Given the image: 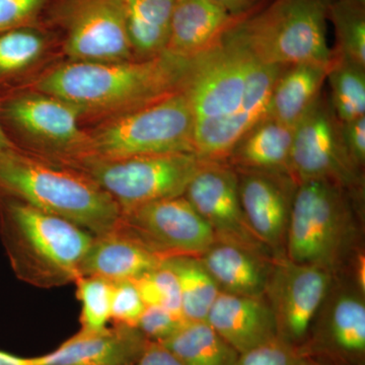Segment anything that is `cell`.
I'll use <instances>...</instances> for the list:
<instances>
[{
	"mask_svg": "<svg viewBox=\"0 0 365 365\" xmlns=\"http://www.w3.org/2000/svg\"><path fill=\"white\" fill-rule=\"evenodd\" d=\"M354 284L360 292H365V258L364 253L357 254L354 263Z\"/></svg>",
	"mask_w": 365,
	"mask_h": 365,
	"instance_id": "obj_40",
	"label": "cell"
},
{
	"mask_svg": "<svg viewBox=\"0 0 365 365\" xmlns=\"http://www.w3.org/2000/svg\"><path fill=\"white\" fill-rule=\"evenodd\" d=\"M145 307L135 280L112 282L111 321L114 325L136 327Z\"/></svg>",
	"mask_w": 365,
	"mask_h": 365,
	"instance_id": "obj_34",
	"label": "cell"
},
{
	"mask_svg": "<svg viewBox=\"0 0 365 365\" xmlns=\"http://www.w3.org/2000/svg\"><path fill=\"white\" fill-rule=\"evenodd\" d=\"M0 237L18 278L41 288L81 277L93 237L68 220L0 194Z\"/></svg>",
	"mask_w": 365,
	"mask_h": 365,
	"instance_id": "obj_3",
	"label": "cell"
},
{
	"mask_svg": "<svg viewBox=\"0 0 365 365\" xmlns=\"http://www.w3.org/2000/svg\"><path fill=\"white\" fill-rule=\"evenodd\" d=\"M118 227L165 259L200 257L216 241L212 230L184 195L122 213Z\"/></svg>",
	"mask_w": 365,
	"mask_h": 365,
	"instance_id": "obj_13",
	"label": "cell"
},
{
	"mask_svg": "<svg viewBox=\"0 0 365 365\" xmlns=\"http://www.w3.org/2000/svg\"><path fill=\"white\" fill-rule=\"evenodd\" d=\"M246 18L232 16L210 0H177L165 52L180 58H196Z\"/></svg>",
	"mask_w": 365,
	"mask_h": 365,
	"instance_id": "obj_19",
	"label": "cell"
},
{
	"mask_svg": "<svg viewBox=\"0 0 365 365\" xmlns=\"http://www.w3.org/2000/svg\"><path fill=\"white\" fill-rule=\"evenodd\" d=\"M0 194L102 235L116 230L121 209L83 173L16 148L0 155Z\"/></svg>",
	"mask_w": 365,
	"mask_h": 365,
	"instance_id": "obj_2",
	"label": "cell"
},
{
	"mask_svg": "<svg viewBox=\"0 0 365 365\" xmlns=\"http://www.w3.org/2000/svg\"><path fill=\"white\" fill-rule=\"evenodd\" d=\"M194 59L163 52L122 61L66 60L18 88L63 98L78 107L83 118L104 120L181 91Z\"/></svg>",
	"mask_w": 365,
	"mask_h": 365,
	"instance_id": "obj_1",
	"label": "cell"
},
{
	"mask_svg": "<svg viewBox=\"0 0 365 365\" xmlns=\"http://www.w3.org/2000/svg\"><path fill=\"white\" fill-rule=\"evenodd\" d=\"M162 344L182 365H235L239 353L207 322H185Z\"/></svg>",
	"mask_w": 365,
	"mask_h": 365,
	"instance_id": "obj_27",
	"label": "cell"
},
{
	"mask_svg": "<svg viewBox=\"0 0 365 365\" xmlns=\"http://www.w3.org/2000/svg\"><path fill=\"white\" fill-rule=\"evenodd\" d=\"M331 64L309 62L283 67L274 85L268 117L290 127L299 123L322 95Z\"/></svg>",
	"mask_w": 365,
	"mask_h": 365,
	"instance_id": "obj_25",
	"label": "cell"
},
{
	"mask_svg": "<svg viewBox=\"0 0 365 365\" xmlns=\"http://www.w3.org/2000/svg\"><path fill=\"white\" fill-rule=\"evenodd\" d=\"M237 18H246L263 7L266 0H210Z\"/></svg>",
	"mask_w": 365,
	"mask_h": 365,
	"instance_id": "obj_39",
	"label": "cell"
},
{
	"mask_svg": "<svg viewBox=\"0 0 365 365\" xmlns=\"http://www.w3.org/2000/svg\"><path fill=\"white\" fill-rule=\"evenodd\" d=\"M56 0H0V32L29 26H47Z\"/></svg>",
	"mask_w": 365,
	"mask_h": 365,
	"instance_id": "obj_33",
	"label": "cell"
},
{
	"mask_svg": "<svg viewBox=\"0 0 365 365\" xmlns=\"http://www.w3.org/2000/svg\"><path fill=\"white\" fill-rule=\"evenodd\" d=\"M349 190L325 179L297 184L285 239L287 257L335 275L353 250L355 222Z\"/></svg>",
	"mask_w": 365,
	"mask_h": 365,
	"instance_id": "obj_4",
	"label": "cell"
},
{
	"mask_svg": "<svg viewBox=\"0 0 365 365\" xmlns=\"http://www.w3.org/2000/svg\"><path fill=\"white\" fill-rule=\"evenodd\" d=\"M127 365H182L177 357L160 342L148 343L143 352Z\"/></svg>",
	"mask_w": 365,
	"mask_h": 365,
	"instance_id": "obj_38",
	"label": "cell"
},
{
	"mask_svg": "<svg viewBox=\"0 0 365 365\" xmlns=\"http://www.w3.org/2000/svg\"><path fill=\"white\" fill-rule=\"evenodd\" d=\"M148 343L137 327L114 325L95 332L81 330L52 352L30 357L31 365H127Z\"/></svg>",
	"mask_w": 365,
	"mask_h": 365,
	"instance_id": "obj_18",
	"label": "cell"
},
{
	"mask_svg": "<svg viewBox=\"0 0 365 365\" xmlns=\"http://www.w3.org/2000/svg\"><path fill=\"white\" fill-rule=\"evenodd\" d=\"M179 281L182 314L186 322H204L218 295L220 287L199 257L175 256L163 260Z\"/></svg>",
	"mask_w": 365,
	"mask_h": 365,
	"instance_id": "obj_28",
	"label": "cell"
},
{
	"mask_svg": "<svg viewBox=\"0 0 365 365\" xmlns=\"http://www.w3.org/2000/svg\"><path fill=\"white\" fill-rule=\"evenodd\" d=\"M56 47L58 37L48 26H21L0 32V93L25 85L33 69Z\"/></svg>",
	"mask_w": 365,
	"mask_h": 365,
	"instance_id": "obj_24",
	"label": "cell"
},
{
	"mask_svg": "<svg viewBox=\"0 0 365 365\" xmlns=\"http://www.w3.org/2000/svg\"><path fill=\"white\" fill-rule=\"evenodd\" d=\"M290 174L297 184L325 179L349 191L361 186V169L346 150L340 120L323 95L294 126Z\"/></svg>",
	"mask_w": 365,
	"mask_h": 365,
	"instance_id": "obj_10",
	"label": "cell"
},
{
	"mask_svg": "<svg viewBox=\"0 0 365 365\" xmlns=\"http://www.w3.org/2000/svg\"><path fill=\"white\" fill-rule=\"evenodd\" d=\"M194 127L195 118L188 100L182 91H178L138 109L101 120L93 130H88V148L81 160L195 153Z\"/></svg>",
	"mask_w": 365,
	"mask_h": 365,
	"instance_id": "obj_6",
	"label": "cell"
},
{
	"mask_svg": "<svg viewBox=\"0 0 365 365\" xmlns=\"http://www.w3.org/2000/svg\"><path fill=\"white\" fill-rule=\"evenodd\" d=\"M327 79L331 106L340 122L365 116V67L333 54Z\"/></svg>",
	"mask_w": 365,
	"mask_h": 365,
	"instance_id": "obj_29",
	"label": "cell"
},
{
	"mask_svg": "<svg viewBox=\"0 0 365 365\" xmlns=\"http://www.w3.org/2000/svg\"><path fill=\"white\" fill-rule=\"evenodd\" d=\"M176 1H177V0H176Z\"/></svg>",
	"mask_w": 365,
	"mask_h": 365,
	"instance_id": "obj_45",
	"label": "cell"
},
{
	"mask_svg": "<svg viewBox=\"0 0 365 365\" xmlns=\"http://www.w3.org/2000/svg\"><path fill=\"white\" fill-rule=\"evenodd\" d=\"M299 350L279 337L240 353L235 365H297Z\"/></svg>",
	"mask_w": 365,
	"mask_h": 365,
	"instance_id": "obj_35",
	"label": "cell"
},
{
	"mask_svg": "<svg viewBox=\"0 0 365 365\" xmlns=\"http://www.w3.org/2000/svg\"><path fill=\"white\" fill-rule=\"evenodd\" d=\"M71 61L136 59L123 0H56L47 20Z\"/></svg>",
	"mask_w": 365,
	"mask_h": 365,
	"instance_id": "obj_9",
	"label": "cell"
},
{
	"mask_svg": "<svg viewBox=\"0 0 365 365\" xmlns=\"http://www.w3.org/2000/svg\"><path fill=\"white\" fill-rule=\"evenodd\" d=\"M129 38L136 59L165 52L176 0H123Z\"/></svg>",
	"mask_w": 365,
	"mask_h": 365,
	"instance_id": "obj_26",
	"label": "cell"
},
{
	"mask_svg": "<svg viewBox=\"0 0 365 365\" xmlns=\"http://www.w3.org/2000/svg\"><path fill=\"white\" fill-rule=\"evenodd\" d=\"M242 211L255 235L275 257L282 256L297 182L277 173L239 170Z\"/></svg>",
	"mask_w": 365,
	"mask_h": 365,
	"instance_id": "obj_17",
	"label": "cell"
},
{
	"mask_svg": "<svg viewBox=\"0 0 365 365\" xmlns=\"http://www.w3.org/2000/svg\"><path fill=\"white\" fill-rule=\"evenodd\" d=\"M341 131L350 158L361 169L365 163V116L341 122Z\"/></svg>",
	"mask_w": 365,
	"mask_h": 365,
	"instance_id": "obj_37",
	"label": "cell"
},
{
	"mask_svg": "<svg viewBox=\"0 0 365 365\" xmlns=\"http://www.w3.org/2000/svg\"><path fill=\"white\" fill-rule=\"evenodd\" d=\"M283 66L255 62L241 104L225 116L195 121L194 151L206 160L225 162L235 144L268 116L269 103Z\"/></svg>",
	"mask_w": 365,
	"mask_h": 365,
	"instance_id": "obj_16",
	"label": "cell"
},
{
	"mask_svg": "<svg viewBox=\"0 0 365 365\" xmlns=\"http://www.w3.org/2000/svg\"><path fill=\"white\" fill-rule=\"evenodd\" d=\"M302 354V353H300ZM297 365H325L321 364L318 360L312 359V357L307 356V355L302 354L300 356L299 364Z\"/></svg>",
	"mask_w": 365,
	"mask_h": 365,
	"instance_id": "obj_43",
	"label": "cell"
},
{
	"mask_svg": "<svg viewBox=\"0 0 365 365\" xmlns=\"http://www.w3.org/2000/svg\"><path fill=\"white\" fill-rule=\"evenodd\" d=\"M334 276L326 269L297 263L287 256L273 259L265 299L275 317L278 337L297 349L304 344Z\"/></svg>",
	"mask_w": 365,
	"mask_h": 365,
	"instance_id": "obj_12",
	"label": "cell"
},
{
	"mask_svg": "<svg viewBox=\"0 0 365 365\" xmlns=\"http://www.w3.org/2000/svg\"><path fill=\"white\" fill-rule=\"evenodd\" d=\"M0 365H31V360L0 350Z\"/></svg>",
	"mask_w": 365,
	"mask_h": 365,
	"instance_id": "obj_41",
	"label": "cell"
},
{
	"mask_svg": "<svg viewBox=\"0 0 365 365\" xmlns=\"http://www.w3.org/2000/svg\"><path fill=\"white\" fill-rule=\"evenodd\" d=\"M199 258L220 292L265 297L274 258L237 245L218 241Z\"/></svg>",
	"mask_w": 365,
	"mask_h": 365,
	"instance_id": "obj_22",
	"label": "cell"
},
{
	"mask_svg": "<svg viewBox=\"0 0 365 365\" xmlns=\"http://www.w3.org/2000/svg\"><path fill=\"white\" fill-rule=\"evenodd\" d=\"M185 322L165 307H146L136 327L148 341L162 343L172 337Z\"/></svg>",
	"mask_w": 365,
	"mask_h": 365,
	"instance_id": "obj_36",
	"label": "cell"
},
{
	"mask_svg": "<svg viewBox=\"0 0 365 365\" xmlns=\"http://www.w3.org/2000/svg\"><path fill=\"white\" fill-rule=\"evenodd\" d=\"M338 1L349 2V4L365 7V0H338Z\"/></svg>",
	"mask_w": 365,
	"mask_h": 365,
	"instance_id": "obj_44",
	"label": "cell"
},
{
	"mask_svg": "<svg viewBox=\"0 0 365 365\" xmlns=\"http://www.w3.org/2000/svg\"><path fill=\"white\" fill-rule=\"evenodd\" d=\"M74 283L81 306V330L95 332L108 328L111 321L112 282L95 276H81Z\"/></svg>",
	"mask_w": 365,
	"mask_h": 365,
	"instance_id": "obj_31",
	"label": "cell"
},
{
	"mask_svg": "<svg viewBox=\"0 0 365 365\" xmlns=\"http://www.w3.org/2000/svg\"><path fill=\"white\" fill-rule=\"evenodd\" d=\"M206 322L239 354L278 337L275 317L265 297L220 292Z\"/></svg>",
	"mask_w": 365,
	"mask_h": 365,
	"instance_id": "obj_20",
	"label": "cell"
},
{
	"mask_svg": "<svg viewBox=\"0 0 365 365\" xmlns=\"http://www.w3.org/2000/svg\"><path fill=\"white\" fill-rule=\"evenodd\" d=\"M184 197L212 230L216 241L275 258L250 227L242 211L237 170L227 162L204 163L190 182Z\"/></svg>",
	"mask_w": 365,
	"mask_h": 365,
	"instance_id": "obj_15",
	"label": "cell"
},
{
	"mask_svg": "<svg viewBox=\"0 0 365 365\" xmlns=\"http://www.w3.org/2000/svg\"><path fill=\"white\" fill-rule=\"evenodd\" d=\"M294 128L272 118H264L235 144L225 162L235 170L277 173L292 177L290 153Z\"/></svg>",
	"mask_w": 365,
	"mask_h": 365,
	"instance_id": "obj_23",
	"label": "cell"
},
{
	"mask_svg": "<svg viewBox=\"0 0 365 365\" xmlns=\"http://www.w3.org/2000/svg\"><path fill=\"white\" fill-rule=\"evenodd\" d=\"M331 0H272L230 34L262 63L287 67L330 63L327 13Z\"/></svg>",
	"mask_w": 365,
	"mask_h": 365,
	"instance_id": "obj_5",
	"label": "cell"
},
{
	"mask_svg": "<svg viewBox=\"0 0 365 365\" xmlns=\"http://www.w3.org/2000/svg\"><path fill=\"white\" fill-rule=\"evenodd\" d=\"M146 307H163L182 318L181 290L176 274L162 265L135 280Z\"/></svg>",
	"mask_w": 365,
	"mask_h": 365,
	"instance_id": "obj_32",
	"label": "cell"
},
{
	"mask_svg": "<svg viewBox=\"0 0 365 365\" xmlns=\"http://www.w3.org/2000/svg\"><path fill=\"white\" fill-rule=\"evenodd\" d=\"M206 162L194 153H170L120 160L83 158L64 165L97 182L124 213L145 204L184 195Z\"/></svg>",
	"mask_w": 365,
	"mask_h": 365,
	"instance_id": "obj_8",
	"label": "cell"
},
{
	"mask_svg": "<svg viewBox=\"0 0 365 365\" xmlns=\"http://www.w3.org/2000/svg\"><path fill=\"white\" fill-rule=\"evenodd\" d=\"M299 350L325 365H364V292L356 285L337 288L333 282Z\"/></svg>",
	"mask_w": 365,
	"mask_h": 365,
	"instance_id": "obj_14",
	"label": "cell"
},
{
	"mask_svg": "<svg viewBox=\"0 0 365 365\" xmlns=\"http://www.w3.org/2000/svg\"><path fill=\"white\" fill-rule=\"evenodd\" d=\"M83 113L63 98L31 88L0 93V123L11 143L26 151L68 165L85 157L88 134Z\"/></svg>",
	"mask_w": 365,
	"mask_h": 365,
	"instance_id": "obj_7",
	"label": "cell"
},
{
	"mask_svg": "<svg viewBox=\"0 0 365 365\" xmlns=\"http://www.w3.org/2000/svg\"><path fill=\"white\" fill-rule=\"evenodd\" d=\"M16 148V146L7 137L6 132L2 128L1 123H0V155Z\"/></svg>",
	"mask_w": 365,
	"mask_h": 365,
	"instance_id": "obj_42",
	"label": "cell"
},
{
	"mask_svg": "<svg viewBox=\"0 0 365 365\" xmlns=\"http://www.w3.org/2000/svg\"><path fill=\"white\" fill-rule=\"evenodd\" d=\"M327 19L335 30L337 46L333 54L365 67V7L331 0Z\"/></svg>",
	"mask_w": 365,
	"mask_h": 365,
	"instance_id": "obj_30",
	"label": "cell"
},
{
	"mask_svg": "<svg viewBox=\"0 0 365 365\" xmlns=\"http://www.w3.org/2000/svg\"><path fill=\"white\" fill-rule=\"evenodd\" d=\"M165 260L121 227L93 237L81 264V276H95L110 282L137 280Z\"/></svg>",
	"mask_w": 365,
	"mask_h": 365,
	"instance_id": "obj_21",
	"label": "cell"
},
{
	"mask_svg": "<svg viewBox=\"0 0 365 365\" xmlns=\"http://www.w3.org/2000/svg\"><path fill=\"white\" fill-rule=\"evenodd\" d=\"M230 30L218 44L194 59L182 88L195 121L225 116L244 97L256 59Z\"/></svg>",
	"mask_w": 365,
	"mask_h": 365,
	"instance_id": "obj_11",
	"label": "cell"
}]
</instances>
